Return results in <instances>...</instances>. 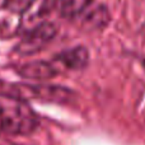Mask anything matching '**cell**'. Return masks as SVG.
<instances>
[{"label": "cell", "mask_w": 145, "mask_h": 145, "mask_svg": "<svg viewBox=\"0 0 145 145\" xmlns=\"http://www.w3.org/2000/svg\"><path fill=\"white\" fill-rule=\"evenodd\" d=\"M56 35H57V28L55 24L48 22L41 23L23 36L19 43L15 46L14 51L20 56H28L40 52L48 43H51Z\"/></svg>", "instance_id": "cell-2"}, {"label": "cell", "mask_w": 145, "mask_h": 145, "mask_svg": "<svg viewBox=\"0 0 145 145\" xmlns=\"http://www.w3.org/2000/svg\"><path fill=\"white\" fill-rule=\"evenodd\" d=\"M61 66L56 59L50 61L38 60L19 65L17 68V74L28 80H50L57 76L61 72Z\"/></svg>", "instance_id": "cell-4"}, {"label": "cell", "mask_w": 145, "mask_h": 145, "mask_svg": "<svg viewBox=\"0 0 145 145\" xmlns=\"http://www.w3.org/2000/svg\"><path fill=\"white\" fill-rule=\"evenodd\" d=\"M92 0H63L59 9L60 14L65 18H74L87 10Z\"/></svg>", "instance_id": "cell-7"}, {"label": "cell", "mask_w": 145, "mask_h": 145, "mask_svg": "<svg viewBox=\"0 0 145 145\" xmlns=\"http://www.w3.org/2000/svg\"><path fill=\"white\" fill-rule=\"evenodd\" d=\"M15 95L23 98H35V99L47 101L55 103H68L74 99V92L65 87L54 84H22L15 85ZM24 99V98H23Z\"/></svg>", "instance_id": "cell-3"}, {"label": "cell", "mask_w": 145, "mask_h": 145, "mask_svg": "<svg viewBox=\"0 0 145 145\" xmlns=\"http://www.w3.org/2000/svg\"><path fill=\"white\" fill-rule=\"evenodd\" d=\"M61 3L63 0H42V4H41V15H45L47 13H50L54 9H60Z\"/></svg>", "instance_id": "cell-9"}, {"label": "cell", "mask_w": 145, "mask_h": 145, "mask_svg": "<svg viewBox=\"0 0 145 145\" xmlns=\"http://www.w3.org/2000/svg\"><path fill=\"white\" fill-rule=\"evenodd\" d=\"M36 0H4V8L10 13L22 14L27 12Z\"/></svg>", "instance_id": "cell-8"}, {"label": "cell", "mask_w": 145, "mask_h": 145, "mask_svg": "<svg viewBox=\"0 0 145 145\" xmlns=\"http://www.w3.org/2000/svg\"><path fill=\"white\" fill-rule=\"evenodd\" d=\"M55 59L57 60V63L60 64V66L63 69L79 71L88 65L89 54H88L87 48L82 47V46H78V47H72V48H69V50L63 51Z\"/></svg>", "instance_id": "cell-5"}, {"label": "cell", "mask_w": 145, "mask_h": 145, "mask_svg": "<svg viewBox=\"0 0 145 145\" xmlns=\"http://www.w3.org/2000/svg\"><path fill=\"white\" fill-rule=\"evenodd\" d=\"M40 121L25 99L9 93H0V133L28 135L37 130Z\"/></svg>", "instance_id": "cell-1"}, {"label": "cell", "mask_w": 145, "mask_h": 145, "mask_svg": "<svg viewBox=\"0 0 145 145\" xmlns=\"http://www.w3.org/2000/svg\"><path fill=\"white\" fill-rule=\"evenodd\" d=\"M108 22H110V12L106 7L101 5L83 14L82 27L87 31L102 29L108 24Z\"/></svg>", "instance_id": "cell-6"}]
</instances>
